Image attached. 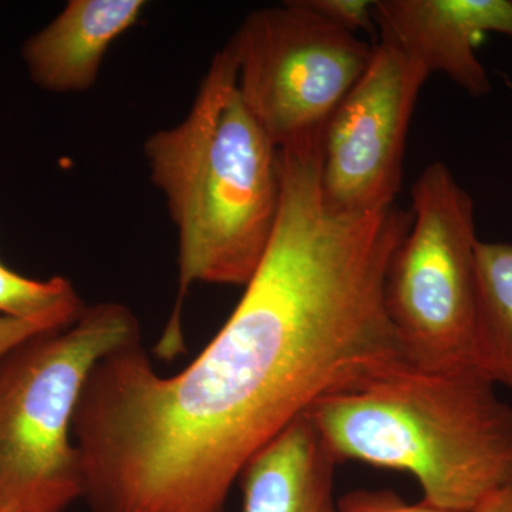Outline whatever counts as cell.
<instances>
[{
	"label": "cell",
	"mask_w": 512,
	"mask_h": 512,
	"mask_svg": "<svg viewBox=\"0 0 512 512\" xmlns=\"http://www.w3.org/2000/svg\"><path fill=\"white\" fill-rule=\"evenodd\" d=\"M320 158L279 161L269 247L197 359L158 375L141 342L93 367L73 419L93 512H225L242 471L323 397L410 366L384 281L413 214L326 207Z\"/></svg>",
	"instance_id": "1"
},
{
	"label": "cell",
	"mask_w": 512,
	"mask_h": 512,
	"mask_svg": "<svg viewBox=\"0 0 512 512\" xmlns=\"http://www.w3.org/2000/svg\"><path fill=\"white\" fill-rule=\"evenodd\" d=\"M177 229L178 298L197 284L247 286L281 202L278 148L242 100L231 43L212 57L185 119L144 143Z\"/></svg>",
	"instance_id": "2"
},
{
	"label": "cell",
	"mask_w": 512,
	"mask_h": 512,
	"mask_svg": "<svg viewBox=\"0 0 512 512\" xmlns=\"http://www.w3.org/2000/svg\"><path fill=\"white\" fill-rule=\"evenodd\" d=\"M306 414L338 463L406 471L441 510L474 512L512 484V407L476 367H400Z\"/></svg>",
	"instance_id": "3"
},
{
	"label": "cell",
	"mask_w": 512,
	"mask_h": 512,
	"mask_svg": "<svg viewBox=\"0 0 512 512\" xmlns=\"http://www.w3.org/2000/svg\"><path fill=\"white\" fill-rule=\"evenodd\" d=\"M136 342L134 312L99 302L73 325L0 356V512H64L83 498L72 433L77 404L99 360Z\"/></svg>",
	"instance_id": "4"
},
{
	"label": "cell",
	"mask_w": 512,
	"mask_h": 512,
	"mask_svg": "<svg viewBox=\"0 0 512 512\" xmlns=\"http://www.w3.org/2000/svg\"><path fill=\"white\" fill-rule=\"evenodd\" d=\"M412 200V227L384 281L387 316L414 369H470L477 311L473 198L437 161L417 178Z\"/></svg>",
	"instance_id": "5"
},
{
	"label": "cell",
	"mask_w": 512,
	"mask_h": 512,
	"mask_svg": "<svg viewBox=\"0 0 512 512\" xmlns=\"http://www.w3.org/2000/svg\"><path fill=\"white\" fill-rule=\"evenodd\" d=\"M228 42L242 100L276 148L322 134L375 50L305 0L255 10Z\"/></svg>",
	"instance_id": "6"
},
{
	"label": "cell",
	"mask_w": 512,
	"mask_h": 512,
	"mask_svg": "<svg viewBox=\"0 0 512 512\" xmlns=\"http://www.w3.org/2000/svg\"><path fill=\"white\" fill-rule=\"evenodd\" d=\"M426 73L377 40L372 59L323 133L322 197L339 214L389 208L402 187L407 133Z\"/></svg>",
	"instance_id": "7"
},
{
	"label": "cell",
	"mask_w": 512,
	"mask_h": 512,
	"mask_svg": "<svg viewBox=\"0 0 512 512\" xmlns=\"http://www.w3.org/2000/svg\"><path fill=\"white\" fill-rule=\"evenodd\" d=\"M379 40L396 46L427 76L444 73L470 96L491 83L476 56L485 33L512 39V0H377Z\"/></svg>",
	"instance_id": "8"
},
{
	"label": "cell",
	"mask_w": 512,
	"mask_h": 512,
	"mask_svg": "<svg viewBox=\"0 0 512 512\" xmlns=\"http://www.w3.org/2000/svg\"><path fill=\"white\" fill-rule=\"evenodd\" d=\"M146 6L144 0H70L26 40L22 57L30 79L49 93L89 92L110 47L137 25Z\"/></svg>",
	"instance_id": "9"
},
{
	"label": "cell",
	"mask_w": 512,
	"mask_h": 512,
	"mask_svg": "<svg viewBox=\"0 0 512 512\" xmlns=\"http://www.w3.org/2000/svg\"><path fill=\"white\" fill-rule=\"evenodd\" d=\"M338 464L305 414L262 448L242 471V512H338Z\"/></svg>",
	"instance_id": "10"
},
{
	"label": "cell",
	"mask_w": 512,
	"mask_h": 512,
	"mask_svg": "<svg viewBox=\"0 0 512 512\" xmlns=\"http://www.w3.org/2000/svg\"><path fill=\"white\" fill-rule=\"evenodd\" d=\"M474 367L495 386L512 390V244L477 245Z\"/></svg>",
	"instance_id": "11"
},
{
	"label": "cell",
	"mask_w": 512,
	"mask_h": 512,
	"mask_svg": "<svg viewBox=\"0 0 512 512\" xmlns=\"http://www.w3.org/2000/svg\"><path fill=\"white\" fill-rule=\"evenodd\" d=\"M86 305L64 276L32 279L0 262V316L23 320L50 319L72 325Z\"/></svg>",
	"instance_id": "12"
},
{
	"label": "cell",
	"mask_w": 512,
	"mask_h": 512,
	"mask_svg": "<svg viewBox=\"0 0 512 512\" xmlns=\"http://www.w3.org/2000/svg\"><path fill=\"white\" fill-rule=\"evenodd\" d=\"M306 6L323 19L356 35L363 30L376 36L375 2L369 0H305Z\"/></svg>",
	"instance_id": "13"
},
{
	"label": "cell",
	"mask_w": 512,
	"mask_h": 512,
	"mask_svg": "<svg viewBox=\"0 0 512 512\" xmlns=\"http://www.w3.org/2000/svg\"><path fill=\"white\" fill-rule=\"evenodd\" d=\"M338 512H451L426 501L407 504L390 490H356L338 500Z\"/></svg>",
	"instance_id": "14"
},
{
	"label": "cell",
	"mask_w": 512,
	"mask_h": 512,
	"mask_svg": "<svg viewBox=\"0 0 512 512\" xmlns=\"http://www.w3.org/2000/svg\"><path fill=\"white\" fill-rule=\"evenodd\" d=\"M67 326L70 325L59 322V320H23L0 316V356L37 335L55 332V330L64 329Z\"/></svg>",
	"instance_id": "15"
},
{
	"label": "cell",
	"mask_w": 512,
	"mask_h": 512,
	"mask_svg": "<svg viewBox=\"0 0 512 512\" xmlns=\"http://www.w3.org/2000/svg\"><path fill=\"white\" fill-rule=\"evenodd\" d=\"M474 512H512V484L488 495Z\"/></svg>",
	"instance_id": "16"
}]
</instances>
